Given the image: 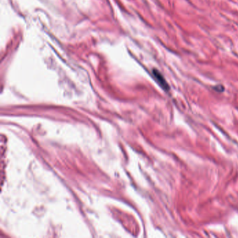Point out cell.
Here are the masks:
<instances>
[{"label":"cell","mask_w":238,"mask_h":238,"mask_svg":"<svg viewBox=\"0 0 238 238\" xmlns=\"http://www.w3.org/2000/svg\"><path fill=\"white\" fill-rule=\"evenodd\" d=\"M153 75L155 77L156 80H157V82L159 83V84L164 89H169V87H168V83H166V80L164 79V78L163 77V75L159 73L158 71L156 70V69H154L153 70Z\"/></svg>","instance_id":"obj_1"}]
</instances>
